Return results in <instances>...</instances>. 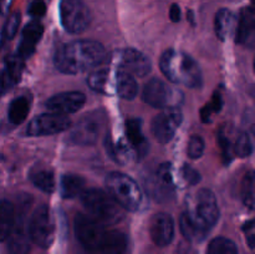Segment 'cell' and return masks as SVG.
<instances>
[{
  "label": "cell",
  "instance_id": "cell-1",
  "mask_svg": "<svg viewBox=\"0 0 255 254\" xmlns=\"http://www.w3.org/2000/svg\"><path fill=\"white\" fill-rule=\"evenodd\" d=\"M219 219L216 196L206 188L199 189L189 199L186 211L179 218V229L187 242L201 243Z\"/></svg>",
  "mask_w": 255,
  "mask_h": 254
},
{
  "label": "cell",
  "instance_id": "cell-2",
  "mask_svg": "<svg viewBox=\"0 0 255 254\" xmlns=\"http://www.w3.org/2000/svg\"><path fill=\"white\" fill-rule=\"evenodd\" d=\"M107 60L104 45L92 40H76L56 49L54 56L55 66L62 74L76 75L96 69Z\"/></svg>",
  "mask_w": 255,
  "mask_h": 254
},
{
  "label": "cell",
  "instance_id": "cell-3",
  "mask_svg": "<svg viewBox=\"0 0 255 254\" xmlns=\"http://www.w3.org/2000/svg\"><path fill=\"white\" fill-rule=\"evenodd\" d=\"M161 71L172 84L196 89L203 82L202 70L196 60L186 52L168 49L159 60Z\"/></svg>",
  "mask_w": 255,
  "mask_h": 254
},
{
  "label": "cell",
  "instance_id": "cell-4",
  "mask_svg": "<svg viewBox=\"0 0 255 254\" xmlns=\"http://www.w3.org/2000/svg\"><path fill=\"white\" fill-rule=\"evenodd\" d=\"M81 202L87 214L94 217L105 227L117 224L125 217V209L112 198L111 194L101 189H86L81 194Z\"/></svg>",
  "mask_w": 255,
  "mask_h": 254
},
{
  "label": "cell",
  "instance_id": "cell-5",
  "mask_svg": "<svg viewBox=\"0 0 255 254\" xmlns=\"http://www.w3.org/2000/svg\"><path fill=\"white\" fill-rule=\"evenodd\" d=\"M107 192L128 212H137L142 204V191L132 177L122 172H112L106 177Z\"/></svg>",
  "mask_w": 255,
  "mask_h": 254
},
{
  "label": "cell",
  "instance_id": "cell-6",
  "mask_svg": "<svg viewBox=\"0 0 255 254\" xmlns=\"http://www.w3.org/2000/svg\"><path fill=\"white\" fill-rule=\"evenodd\" d=\"M54 217L46 204L36 207L29 218V233L30 238L40 248H49L55 241Z\"/></svg>",
  "mask_w": 255,
  "mask_h": 254
},
{
  "label": "cell",
  "instance_id": "cell-7",
  "mask_svg": "<svg viewBox=\"0 0 255 254\" xmlns=\"http://www.w3.org/2000/svg\"><path fill=\"white\" fill-rule=\"evenodd\" d=\"M60 20L70 34H80L89 27L91 11L82 0H60Z\"/></svg>",
  "mask_w": 255,
  "mask_h": 254
},
{
  "label": "cell",
  "instance_id": "cell-8",
  "mask_svg": "<svg viewBox=\"0 0 255 254\" xmlns=\"http://www.w3.org/2000/svg\"><path fill=\"white\" fill-rule=\"evenodd\" d=\"M142 97L149 106L162 110L179 107V104L183 101V95L181 91L172 89L159 79H152L144 85Z\"/></svg>",
  "mask_w": 255,
  "mask_h": 254
},
{
  "label": "cell",
  "instance_id": "cell-9",
  "mask_svg": "<svg viewBox=\"0 0 255 254\" xmlns=\"http://www.w3.org/2000/svg\"><path fill=\"white\" fill-rule=\"evenodd\" d=\"M105 226L87 213H79L75 217V234L82 247L91 252H99L104 238Z\"/></svg>",
  "mask_w": 255,
  "mask_h": 254
},
{
  "label": "cell",
  "instance_id": "cell-10",
  "mask_svg": "<svg viewBox=\"0 0 255 254\" xmlns=\"http://www.w3.org/2000/svg\"><path fill=\"white\" fill-rule=\"evenodd\" d=\"M30 201L24 202L19 207L16 212L14 228H12L10 237L7 238V251L9 254H29L30 252V238L29 233V219H27V211H29Z\"/></svg>",
  "mask_w": 255,
  "mask_h": 254
},
{
  "label": "cell",
  "instance_id": "cell-11",
  "mask_svg": "<svg viewBox=\"0 0 255 254\" xmlns=\"http://www.w3.org/2000/svg\"><path fill=\"white\" fill-rule=\"evenodd\" d=\"M182 121H183V114L179 107L163 109L152 120V134L159 143H168L174 137Z\"/></svg>",
  "mask_w": 255,
  "mask_h": 254
},
{
  "label": "cell",
  "instance_id": "cell-12",
  "mask_svg": "<svg viewBox=\"0 0 255 254\" xmlns=\"http://www.w3.org/2000/svg\"><path fill=\"white\" fill-rule=\"evenodd\" d=\"M112 62L117 69L124 70L133 76L144 77L151 72L152 62L147 55L132 47L116 51L112 56Z\"/></svg>",
  "mask_w": 255,
  "mask_h": 254
},
{
  "label": "cell",
  "instance_id": "cell-13",
  "mask_svg": "<svg viewBox=\"0 0 255 254\" xmlns=\"http://www.w3.org/2000/svg\"><path fill=\"white\" fill-rule=\"evenodd\" d=\"M71 126V121L66 115L55 114H42L31 120L26 129V133L32 137L51 136V134L60 133L66 131Z\"/></svg>",
  "mask_w": 255,
  "mask_h": 254
},
{
  "label": "cell",
  "instance_id": "cell-14",
  "mask_svg": "<svg viewBox=\"0 0 255 254\" xmlns=\"http://www.w3.org/2000/svg\"><path fill=\"white\" fill-rule=\"evenodd\" d=\"M86 102V96L79 91H65L54 95L46 101V107L50 112L60 115L75 114Z\"/></svg>",
  "mask_w": 255,
  "mask_h": 254
},
{
  "label": "cell",
  "instance_id": "cell-15",
  "mask_svg": "<svg viewBox=\"0 0 255 254\" xmlns=\"http://www.w3.org/2000/svg\"><path fill=\"white\" fill-rule=\"evenodd\" d=\"M149 234L156 246H168L174 237L173 218L167 213L154 214L149 221Z\"/></svg>",
  "mask_w": 255,
  "mask_h": 254
},
{
  "label": "cell",
  "instance_id": "cell-16",
  "mask_svg": "<svg viewBox=\"0 0 255 254\" xmlns=\"http://www.w3.org/2000/svg\"><path fill=\"white\" fill-rule=\"evenodd\" d=\"M100 133V117L87 115L77 122L71 132V141L81 146H90L97 141Z\"/></svg>",
  "mask_w": 255,
  "mask_h": 254
},
{
  "label": "cell",
  "instance_id": "cell-17",
  "mask_svg": "<svg viewBox=\"0 0 255 254\" xmlns=\"http://www.w3.org/2000/svg\"><path fill=\"white\" fill-rule=\"evenodd\" d=\"M44 34V26L39 21H31L24 27L21 32V40H20L17 55L22 59H27L34 54L36 49L37 42Z\"/></svg>",
  "mask_w": 255,
  "mask_h": 254
},
{
  "label": "cell",
  "instance_id": "cell-18",
  "mask_svg": "<svg viewBox=\"0 0 255 254\" xmlns=\"http://www.w3.org/2000/svg\"><path fill=\"white\" fill-rule=\"evenodd\" d=\"M22 70H24V59L17 54L6 60L4 70L0 72V95L19 82Z\"/></svg>",
  "mask_w": 255,
  "mask_h": 254
},
{
  "label": "cell",
  "instance_id": "cell-19",
  "mask_svg": "<svg viewBox=\"0 0 255 254\" xmlns=\"http://www.w3.org/2000/svg\"><path fill=\"white\" fill-rule=\"evenodd\" d=\"M126 138L129 146L138 157H143L148 151V143L142 131V122L139 119H128L126 121Z\"/></svg>",
  "mask_w": 255,
  "mask_h": 254
},
{
  "label": "cell",
  "instance_id": "cell-20",
  "mask_svg": "<svg viewBox=\"0 0 255 254\" xmlns=\"http://www.w3.org/2000/svg\"><path fill=\"white\" fill-rule=\"evenodd\" d=\"M87 84L94 91L100 92V94H116V90H115V72H112L107 67H96L89 75Z\"/></svg>",
  "mask_w": 255,
  "mask_h": 254
},
{
  "label": "cell",
  "instance_id": "cell-21",
  "mask_svg": "<svg viewBox=\"0 0 255 254\" xmlns=\"http://www.w3.org/2000/svg\"><path fill=\"white\" fill-rule=\"evenodd\" d=\"M174 189V178L172 166L169 163H162L157 169L156 177L152 183V193L156 198L169 196Z\"/></svg>",
  "mask_w": 255,
  "mask_h": 254
},
{
  "label": "cell",
  "instance_id": "cell-22",
  "mask_svg": "<svg viewBox=\"0 0 255 254\" xmlns=\"http://www.w3.org/2000/svg\"><path fill=\"white\" fill-rule=\"evenodd\" d=\"M115 90L124 100H133L138 92V85L133 75L117 69L115 71Z\"/></svg>",
  "mask_w": 255,
  "mask_h": 254
},
{
  "label": "cell",
  "instance_id": "cell-23",
  "mask_svg": "<svg viewBox=\"0 0 255 254\" xmlns=\"http://www.w3.org/2000/svg\"><path fill=\"white\" fill-rule=\"evenodd\" d=\"M127 248L126 234L120 231H106L101 244L100 254H124Z\"/></svg>",
  "mask_w": 255,
  "mask_h": 254
},
{
  "label": "cell",
  "instance_id": "cell-24",
  "mask_svg": "<svg viewBox=\"0 0 255 254\" xmlns=\"http://www.w3.org/2000/svg\"><path fill=\"white\" fill-rule=\"evenodd\" d=\"M86 181L82 176L75 173H66L61 177L60 182V192L62 198L71 199L77 196H81L86 189Z\"/></svg>",
  "mask_w": 255,
  "mask_h": 254
},
{
  "label": "cell",
  "instance_id": "cell-25",
  "mask_svg": "<svg viewBox=\"0 0 255 254\" xmlns=\"http://www.w3.org/2000/svg\"><path fill=\"white\" fill-rule=\"evenodd\" d=\"M255 30V0L241 11L237 27V42H244Z\"/></svg>",
  "mask_w": 255,
  "mask_h": 254
},
{
  "label": "cell",
  "instance_id": "cell-26",
  "mask_svg": "<svg viewBox=\"0 0 255 254\" xmlns=\"http://www.w3.org/2000/svg\"><path fill=\"white\" fill-rule=\"evenodd\" d=\"M16 218L15 206L10 201H0V243L7 241Z\"/></svg>",
  "mask_w": 255,
  "mask_h": 254
},
{
  "label": "cell",
  "instance_id": "cell-27",
  "mask_svg": "<svg viewBox=\"0 0 255 254\" xmlns=\"http://www.w3.org/2000/svg\"><path fill=\"white\" fill-rule=\"evenodd\" d=\"M234 14L229 9H221L216 14L214 19V30L219 40L226 41L231 35L234 26Z\"/></svg>",
  "mask_w": 255,
  "mask_h": 254
},
{
  "label": "cell",
  "instance_id": "cell-28",
  "mask_svg": "<svg viewBox=\"0 0 255 254\" xmlns=\"http://www.w3.org/2000/svg\"><path fill=\"white\" fill-rule=\"evenodd\" d=\"M29 101L26 97H16L15 100H12L9 106V111H7L9 121L14 125L22 124L29 115Z\"/></svg>",
  "mask_w": 255,
  "mask_h": 254
},
{
  "label": "cell",
  "instance_id": "cell-29",
  "mask_svg": "<svg viewBox=\"0 0 255 254\" xmlns=\"http://www.w3.org/2000/svg\"><path fill=\"white\" fill-rule=\"evenodd\" d=\"M31 182L36 188L45 193H52L55 191V176L54 172L49 169H41L31 174Z\"/></svg>",
  "mask_w": 255,
  "mask_h": 254
},
{
  "label": "cell",
  "instance_id": "cell-30",
  "mask_svg": "<svg viewBox=\"0 0 255 254\" xmlns=\"http://www.w3.org/2000/svg\"><path fill=\"white\" fill-rule=\"evenodd\" d=\"M242 198L249 209L255 211V171H251L244 176L242 182Z\"/></svg>",
  "mask_w": 255,
  "mask_h": 254
},
{
  "label": "cell",
  "instance_id": "cell-31",
  "mask_svg": "<svg viewBox=\"0 0 255 254\" xmlns=\"http://www.w3.org/2000/svg\"><path fill=\"white\" fill-rule=\"evenodd\" d=\"M207 254H238V248L231 239L218 237L209 243Z\"/></svg>",
  "mask_w": 255,
  "mask_h": 254
},
{
  "label": "cell",
  "instance_id": "cell-32",
  "mask_svg": "<svg viewBox=\"0 0 255 254\" xmlns=\"http://www.w3.org/2000/svg\"><path fill=\"white\" fill-rule=\"evenodd\" d=\"M233 151L234 156H238L241 158H246L253 151V146H252L251 137L246 132H241V133L237 136L236 141L233 143Z\"/></svg>",
  "mask_w": 255,
  "mask_h": 254
},
{
  "label": "cell",
  "instance_id": "cell-33",
  "mask_svg": "<svg viewBox=\"0 0 255 254\" xmlns=\"http://www.w3.org/2000/svg\"><path fill=\"white\" fill-rule=\"evenodd\" d=\"M222 106H223V99H222L221 92L217 90L214 92L213 97H212L211 102L207 104L203 109L201 110V117L203 122H209L211 121V117L213 114H217L222 110Z\"/></svg>",
  "mask_w": 255,
  "mask_h": 254
},
{
  "label": "cell",
  "instance_id": "cell-34",
  "mask_svg": "<svg viewBox=\"0 0 255 254\" xmlns=\"http://www.w3.org/2000/svg\"><path fill=\"white\" fill-rule=\"evenodd\" d=\"M217 141H218L219 147H221L222 156H223L224 163H229L234 156L233 143H232V141L229 139L228 133H227L226 129H224L223 127L219 129L218 134H217Z\"/></svg>",
  "mask_w": 255,
  "mask_h": 254
},
{
  "label": "cell",
  "instance_id": "cell-35",
  "mask_svg": "<svg viewBox=\"0 0 255 254\" xmlns=\"http://www.w3.org/2000/svg\"><path fill=\"white\" fill-rule=\"evenodd\" d=\"M204 148H206V144H204V139L202 138L198 134H194L189 138L188 146H187V153L188 157H191L192 159H198L201 158L202 154H203Z\"/></svg>",
  "mask_w": 255,
  "mask_h": 254
},
{
  "label": "cell",
  "instance_id": "cell-36",
  "mask_svg": "<svg viewBox=\"0 0 255 254\" xmlns=\"http://www.w3.org/2000/svg\"><path fill=\"white\" fill-rule=\"evenodd\" d=\"M20 25V14L19 12H12L9 17H7L6 22H5L4 30H2V36L5 39L10 40L15 36L17 32Z\"/></svg>",
  "mask_w": 255,
  "mask_h": 254
},
{
  "label": "cell",
  "instance_id": "cell-37",
  "mask_svg": "<svg viewBox=\"0 0 255 254\" xmlns=\"http://www.w3.org/2000/svg\"><path fill=\"white\" fill-rule=\"evenodd\" d=\"M182 177L191 186H196V184H198L201 182V174H199V172L197 169H194L193 167L188 166V164H184L183 168H182Z\"/></svg>",
  "mask_w": 255,
  "mask_h": 254
},
{
  "label": "cell",
  "instance_id": "cell-38",
  "mask_svg": "<svg viewBox=\"0 0 255 254\" xmlns=\"http://www.w3.org/2000/svg\"><path fill=\"white\" fill-rule=\"evenodd\" d=\"M46 12V4L44 0H34L29 6V14L32 17H41Z\"/></svg>",
  "mask_w": 255,
  "mask_h": 254
},
{
  "label": "cell",
  "instance_id": "cell-39",
  "mask_svg": "<svg viewBox=\"0 0 255 254\" xmlns=\"http://www.w3.org/2000/svg\"><path fill=\"white\" fill-rule=\"evenodd\" d=\"M176 254H198L196 249L192 246H189L188 243H181L179 247L177 248Z\"/></svg>",
  "mask_w": 255,
  "mask_h": 254
},
{
  "label": "cell",
  "instance_id": "cell-40",
  "mask_svg": "<svg viewBox=\"0 0 255 254\" xmlns=\"http://www.w3.org/2000/svg\"><path fill=\"white\" fill-rule=\"evenodd\" d=\"M169 17L173 22H178L181 20V7L177 4H172L171 9H169Z\"/></svg>",
  "mask_w": 255,
  "mask_h": 254
},
{
  "label": "cell",
  "instance_id": "cell-41",
  "mask_svg": "<svg viewBox=\"0 0 255 254\" xmlns=\"http://www.w3.org/2000/svg\"><path fill=\"white\" fill-rule=\"evenodd\" d=\"M254 70H255V60H254Z\"/></svg>",
  "mask_w": 255,
  "mask_h": 254
},
{
  "label": "cell",
  "instance_id": "cell-42",
  "mask_svg": "<svg viewBox=\"0 0 255 254\" xmlns=\"http://www.w3.org/2000/svg\"><path fill=\"white\" fill-rule=\"evenodd\" d=\"M1 1H2V0H0V5H1Z\"/></svg>",
  "mask_w": 255,
  "mask_h": 254
}]
</instances>
